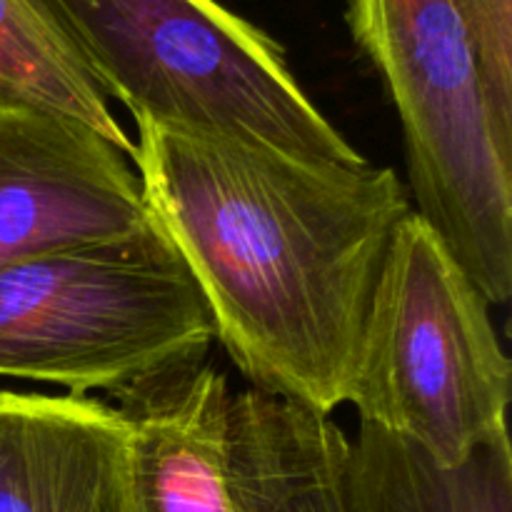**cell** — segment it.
Segmentation results:
<instances>
[{
  "instance_id": "cell-3",
  "label": "cell",
  "mask_w": 512,
  "mask_h": 512,
  "mask_svg": "<svg viewBox=\"0 0 512 512\" xmlns=\"http://www.w3.org/2000/svg\"><path fill=\"white\" fill-rule=\"evenodd\" d=\"M403 130L415 213L490 305L512 298V140L498 128L463 0H348Z\"/></svg>"
},
{
  "instance_id": "cell-8",
  "label": "cell",
  "mask_w": 512,
  "mask_h": 512,
  "mask_svg": "<svg viewBox=\"0 0 512 512\" xmlns=\"http://www.w3.org/2000/svg\"><path fill=\"white\" fill-rule=\"evenodd\" d=\"M0 512H130L118 410L95 398L0 390Z\"/></svg>"
},
{
  "instance_id": "cell-10",
  "label": "cell",
  "mask_w": 512,
  "mask_h": 512,
  "mask_svg": "<svg viewBox=\"0 0 512 512\" xmlns=\"http://www.w3.org/2000/svg\"><path fill=\"white\" fill-rule=\"evenodd\" d=\"M345 512H512V445L500 433L458 465L360 423L340 475Z\"/></svg>"
},
{
  "instance_id": "cell-9",
  "label": "cell",
  "mask_w": 512,
  "mask_h": 512,
  "mask_svg": "<svg viewBox=\"0 0 512 512\" xmlns=\"http://www.w3.org/2000/svg\"><path fill=\"white\" fill-rule=\"evenodd\" d=\"M348 435L330 415L245 388L233 393L228 480L235 512H345Z\"/></svg>"
},
{
  "instance_id": "cell-2",
  "label": "cell",
  "mask_w": 512,
  "mask_h": 512,
  "mask_svg": "<svg viewBox=\"0 0 512 512\" xmlns=\"http://www.w3.org/2000/svg\"><path fill=\"white\" fill-rule=\"evenodd\" d=\"M108 98L133 120L365 160L320 113L283 45L215 0H45Z\"/></svg>"
},
{
  "instance_id": "cell-1",
  "label": "cell",
  "mask_w": 512,
  "mask_h": 512,
  "mask_svg": "<svg viewBox=\"0 0 512 512\" xmlns=\"http://www.w3.org/2000/svg\"><path fill=\"white\" fill-rule=\"evenodd\" d=\"M135 128L143 200L193 275L215 343L250 388L333 418L350 403L380 268L413 210L403 180L370 160Z\"/></svg>"
},
{
  "instance_id": "cell-7",
  "label": "cell",
  "mask_w": 512,
  "mask_h": 512,
  "mask_svg": "<svg viewBox=\"0 0 512 512\" xmlns=\"http://www.w3.org/2000/svg\"><path fill=\"white\" fill-rule=\"evenodd\" d=\"M128 428L130 512H235L228 480L233 393L208 358L113 398Z\"/></svg>"
},
{
  "instance_id": "cell-5",
  "label": "cell",
  "mask_w": 512,
  "mask_h": 512,
  "mask_svg": "<svg viewBox=\"0 0 512 512\" xmlns=\"http://www.w3.org/2000/svg\"><path fill=\"white\" fill-rule=\"evenodd\" d=\"M493 305L410 210L380 268L350 403L360 423L458 465L508 430L512 363Z\"/></svg>"
},
{
  "instance_id": "cell-4",
  "label": "cell",
  "mask_w": 512,
  "mask_h": 512,
  "mask_svg": "<svg viewBox=\"0 0 512 512\" xmlns=\"http://www.w3.org/2000/svg\"><path fill=\"white\" fill-rule=\"evenodd\" d=\"M213 343L208 305L158 225L0 270V378L115 398Z\"/></svg>"
},
{
  "instance_id": "cell-12",
  "label": "cell",
  "mask_w": 512,
  "mask_h": 512,
  "mask_svg": "<svg viewBox=\"0 0 512 512\" xmlns=\"http://www.w3.org/2000/svg\"><path fill=\"white\" fill-rule=\"evenodd\" d=\"M498 128L512 140V0H463Z\"/></svg>"
},
{
  "instance_id": "cell-6",
  "label": "cell",
  "mask_w": 512,
  "mask_h": 512,
  "mask_svg": "<svg viewBox=\"0 0 512 512\" xmlns=\"http://www.w3.org/2000/svg\"><path fill=\"white\" fill-rule=\"evenodd\" d=\"M153 225L130 158L103 135L0 105V270Z\"/></svg>"
},
{
  "instance_id": "cell-11",
  "label": "cell",
  "mask_w": 512,
  "mask_h": 512,
  "mask_svg": "<svg viewBox=\"0 0 512 512\" xmlns=\"http://www.w3.org/2000/svg\"><path fill=\"white\" fill-rule=\"evenodd\" d=\"M0 105L73 120L133 160L135 143L45 0H0Z\"/></svg>"
}]
</instances>
